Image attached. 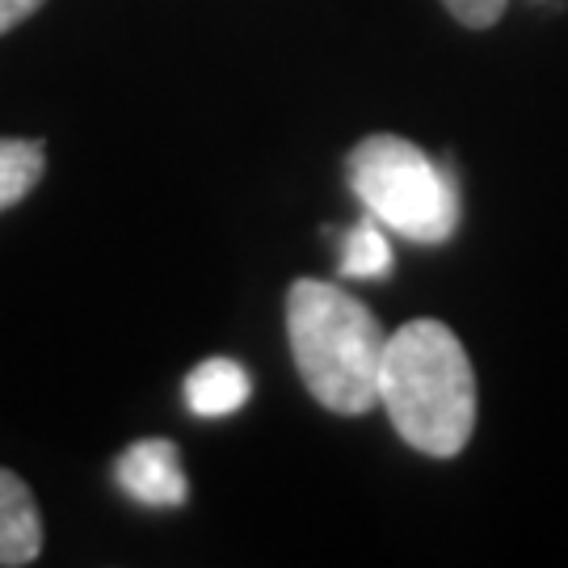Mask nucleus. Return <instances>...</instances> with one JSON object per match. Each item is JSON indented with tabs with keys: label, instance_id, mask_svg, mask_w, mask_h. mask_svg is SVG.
<instances>
[{
	"label": "nucleus",
	"instance_id": "1",
	"mask_svg": "<svg viewBox=\"0 0 568 568\" xmlns=\"http://www.w3.org/2000/svg\"><path fill=\"white\" fill-rule=\"evenodd\" d=\"M379 405L413 450L455 459L476 429V375L443 321H413L384 345Z\"/></svg>",
	"mask_w": 568,
	"mask_h": 568
},
{
	"label": "nucleus",
	"instance_id": "2",
	"mask_svg": "<svg viewBox=\"0 0 568 568\" xmlns=\"http://www.w3.org/2000/svg\"><path fill=\"white\" fill-rule=\"evenodd\" d=\"M286 337L304 387L333 413L358 417L379 405L384 325L349 291L316 278L291 283Z\"/></svg>",
	"mask_w": 568,
	"mask_h": 568
},
{
	"label": "nucleus",
	"instance_id": "3",
	"mask_svg": "<svg viewBox=\"0 0 568 568\" xmlns=\"http://www.w3.org/2000/svg\"><path fill=\"white\" fill-rule=\"evenodd\" d=\"M345 178L358 203L405 241L443 244L459 227L455 178L400 135H366L349 152Z\"/></svg>",
	"mask_w": 568,
	"mask_h": 568
},
{
	"label": "nucleus",
	"instance_id": "4",
	"mask_svg": "<svg viewBox=\"0 0 568 568\" xmlns=\"http://www.w3.org/2000/svg\"><path fill=\"white\" fill-rule=\"evenodd\" d=\"M114 480L126 497H135L140 506L152 509H173L190 497L182 471V455L169 438H143L119 455L114 464Z\"/></svg>",
	"mask_w": 568,
	"mask_h": 568
},
{
	"label": "nucleus",
	"instance_id": "5",
	"mask_svg": "<svg viewBox=\"0 0 568 568\" xmlns=\"http://www.w3.org/2000/svg\"><path fill=\"white\" fill-rule=\"evenodd\" d=\"M42 551V518L34 493L18 471L0 467V565L21 568L34 565Z\"/></svg>",
	"mask_w": 568,
	"mask_h": 568
},
{
	"label": "nucleus",
	"instance_id": "6",
	"mask_svg": "<svg viewBox=\"0 0 568 568\" xmlns=\"http://www.w3.org/2000/svg\"><path fill=\"white\" fill-rule=\"evenodd\" d=\"M248 371L232 358H206L185 379V405L199 417H227L248 400Z\"/></svg>",
	"mask_w": 568,
	"mask_h": 568
},
{
	"label": "nucleus",
	"instance_id": "7",
	"mask_svg": "<svg viewBox=\"0 0 568 568\" xmlns=\"http://www.w3.org/2000/svg\"><path fill=\"white\" fill-rule=\"evenodd\" d=\"M47 152L39 140H0V211L21 203L42 182Z\"/></svg>",
	"mask_w": 568,
	"mask_h": 568
},
{
	"label": "nucleus",
	"instance_id": "8",
	"mask_svg": "<svg viewBox=\"0 0 568 568\" xmlns=\"http://www.w3.org/2000/svg\"><path fill=\"white\" fill-rule=\"evenodd\" d=\"M392 270V248H387L384 224L366 211V220L342 241V274L345 278H384Z\"/></svg>",
	"mask_w": 568,
	"mask_h": 568
},
{
	"label": "nucleus",
	"instance_id": "9",
	"mask_svg": "<svg viewBox=\"0 0 568 568\" xmlns=\"http://www.w3.org/2000/svg\"><path fill=\"white\" fill-rule=\"evenodd\" d=\"M443 4H447L450 18L471 26V30H488L506 13V0H443Z\"/></svg>",
	"mask_w": 568,
	"mask_h": 568
},
{
	"label": "nucleus",
	"instance_id": "10",
	"mask_svg": "<svg viewBox=\"0 0 568 568\" xmlns=\"http://www.w3.org/2000/svg\"><path fill=\"white\" fill-rule=\"evenodd\" d=\"M47 0H0V34H9L13 26L30 18V13H39Z\"/></svg>",
	"mask_w": 568,
	"mask_h": 568
}]
</instances>
